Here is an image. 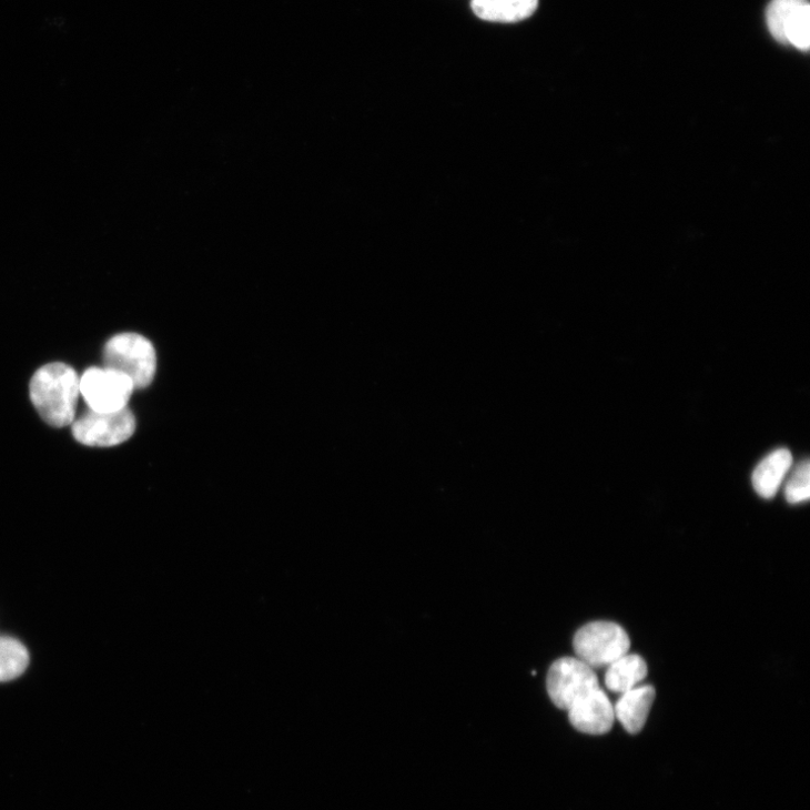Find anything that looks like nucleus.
Instances as JSON below:
<instances>
[{
    "label": "nucleus",
    "mask_w": 810,
    "mask_h": 810,
    "mask_svg": "<svg viewBox=\"0 0 810 810\" xmlns=\"http://www.w3.org/2000/svg\"><path fill=\"white\" fill-rule=\"evenodd\" d=\"M30 396L34 408L48 425L67 427L75 419L80 377L67 364H48L33 375Z\"/></svg>",
    "instance_id": "obj_1"
},
{
    "label": "nucleus",
    "mask_w": 810,
    "mask_h": 810,
    "mask_svg": "<svg viewBox=\"0 0 810 810\" xmlns=\"http://www.w3.org/2000/svg\"><path fill=\"white\" fill-rule=\"evenodd\" d=\"M104 367L129 377L134 388H145L156 372V354L150 341L139 334H120L104 348Z\"/></svg>",
    "instance_id": "obj_2"
},
{
    "label": "nucleus",
    "mask_w": 810,
    "mask_h": 810,
    "mask_svg": "<svg viewBox=\"0 0 810 810\" xmlns=\"http://www.w3.org/2000/svg\"><path fill=\"white\" fill-rule=\"evenodd\" d=\"M575 652L593 669L609 667L629 654L630 639L626 630L611 621H594L578 630Z\"/></svg>",
    "instance_id": "obj_3"
},
{
    "label": "nucleus",
    "mask_w": 810,
    "mask_h": 810,
    "mask_svg": "<svg viewBox=\"0 0 810 810\" xmlns=\"http://www.w3.org/2000/svg\"><path fill=\"white\" fill-rule=\"evenodd\" d=\"M73 438L90 447H113L129 441L135 433V417L129 408L115 413L91 409L71 424Z\"/></svg>",
    "instance_id": "obj_4"
},
{
    "label": "nucleus",
    "mask_w": 810,
    "mask_h": 810,
    "mask_svg": "<svg viewBox=\"0 0 810 810\" xmlns=\"http://www.w3.org/2000/svg\"><path fill=\"white\" fill-rule=\"evenodd\" d=\"M598 688L599 679L595 669L578 658H561L548 671V696L561 710H569L578 700Z\"/></svg>",
    "instance_id": "obj_5"
},
{
    "label": "nucleus",
    "mask_w": 810,
    "mask_h": 810,
    "mask_svg": "<svg viewBox=\"0 0 810 810\" xmlns=\"http://www.w3.org/2000/svg\"><path fill=\"white\" fill-rule=\"evenodd\" d=\"M132 381L110 368L91 367L80 377V395L95 413H115L128 408L133 394Z\"/></svg>",
    "instance_id": "obj_6"
},
{
    "label": "nucleus",
    "mask_w": 810,
    "mask_h": 810,
    "mask_svg": "<svg viewBox=\"0 0 810 810\" xmlns=\"http://www.w3.org/2000/svg\"><path fill=\"white\" fill-rule=\"evenodd\" d=\"M772 37L782 44L807 51L810 47V7L808 0H772L767 11Z\"/></svg>",
    "instance_id": "obj_7"
},
{
    "label": "nucleus",
    "mask_w": 810,
    "mask_h": 810,
    "mask_svg": "<svg viewBox=\"0 0 810 810\" xmlns=\"http://www.w3.org/2000/svg\"><path fill=\"white\" fill-rule=\"evenodd\" d=\"M567 712L577 731L588 736L607 735L616 720L614 705L601 688L583 697Z\"/></svg>",
    "instance_id": "obj_8"
},
{
    "label": "nucleus",
    "mask_w": 810,
    "mask_h": 810,
    "mask_svg": "<svg viewBox=\"0 0 810 810\" xmlns=\"http://www.w3.org/2000/svg\"><path fill=\"white\" fill-rule=\"evenodd\" d=\"M652 686H638L621 695L614 706L615 717L629 735H638L644 728L656 700Z\"/></svg>",
    "instance_id": "obj_9"
},
{
    "label": "nucleus",
    "mask_w": 810,
    "mask_h": 810,
    "mask_svg": "<svg viewBox=\"0 0 810 810\" xmlns=\"http://www.w3.org/2000/svg\"><path fill=\"white\" fill-rule=\"evenodd\" d=\"M538 0H472V10L483 21L516 23L530 18Z\"/></svg>",
    "instance_id": "obj_10"
},
{
    "label": "nucleus",
    "mask_w": 810,
    "mask_h": 810,
    "mask_svg": "<svg viewBox=\"0 0 810 810\" xmlns=\"http://www.w3.org/2000/svg\"><path fill=\"white\" fill-rule=\"evenodd\" d=\"M791 464L792 456L786 448L777 449L768 455L752 475V483L758 495L765 499L773 498Z\"/></svg>",
    "instance_id": "obj_11"
},
{
    "label": "nucleus",
    "mask_w": 810,
    "mask_h": 810,
    "mask_svg": "<svg viewBox=\"0 0 810 810\" xmlns=\"http://www.w3.org/2000/svg\"><path fill=\"white\" fill-rule=\"evenodd\" d=\"M647 671V665L641 657L627 654L608 667L605 684L609 691L622 695L638 687Z\"/></svg>",
    "instance_id": "obj_12"
},
{
    "label": "nucleus",
    "mask_w": 810,
    "mask_h": 810,
    "mask_svg": "<svg viewBox=\"0 0 810 810\" xmlns=\"http://www.w3.org/2000/svg\"><path fill=\"white\" fill-rule=\"evenodd\" d=\"M30 665L28 648L10 636H0V682L21 677Z\"/></svg>",
    "instance_id": "obj_13"
},
{
    "label": "nucleus",
    "mask_w": 810,
    "mask_h": 810,
    "mask_svg": "<svg viewBox=\"0 0 810 810\" xmlns=\"http://www.w3.org/2000/svg\"><path fill=\"white\" fill-rule=\"evenodd\" d=\"M784 495L790 505H798L809 500L810 467L808 460H804L797 466L787 483Z\"/></svg>",
    "instance_id": "obj_14"
}]
</instances>
